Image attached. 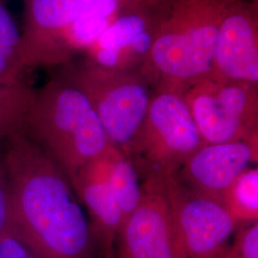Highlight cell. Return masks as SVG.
<instances>
[{"instance_id": "1", "label": "cell", "mask_w": 258, "mask_h": 258, "mask_svg": "<svg viewBox=\"0 0 258 258\" xmlns=\"http://www.w3.org/2000/svg\"><path fill=\"white\" fill-rule=\"evenodd\" d=\"M3 145L7 230L38 258H94L98 240L62 169L25 132Z\"/></svg>"}, {"instance_id": "15", "label": "cell", "mask_w": 258, "mask_h": 258, "mask_svg": "<svg viewBox=\"0 0 258 258\" xmlns=\"http://www.w3.org/2000/svg\"><path fill=\"white\" fill-rule=\"evenodd\" d=\"M221 202L236 225L257 221V167L243 171L222 194Z\"/></svg>"}, {"instance_id": "19", "label": "cell", "mask_w": 258, "mask_h": 258, "mask_svg": "<svg viewBox=\"0 0 258 258\" xmlns=\"http://www.w3.org/2000/svg\"><path fill=\"white\" fill-rule=\"evenodd\" d=\"M0 258H38L27 246L6 229L0 235Z\"/></svg>"}, {"instance_id": "18", "label": "cell", "mask_w": 258, "mask_h": 258, "mask_svg": "<svg viewBox=\"0 0 258 258\" xmlns=\"http://www.w3.org/2000/svg\"><path fill=\"white\" fill-rule=\"evenodd\" d=\"M0 47L15 56L19 62L21 30L13 19L9 10L0 0ZM20 64V62H19ZM21 66V65H20Z\"/></svg>"}, {"instance_id": "4", "label": "cell", "mask_w": 258, "mask_h": 258, "mask_svg": "<svg viewBox=\"0 0 258 258\" xmlns=\"http://www.w3.org/2000/svg\"><path fill=\"white\" fill-rule=\"evenodd\" d=\"M86 96L111 145L128 157L148 115L153 87L140 71L101 67L78 58L57 68Z\"/></svg>"}, {"instance_id": "8", "label": "cell", "mask_w": 258, "mask_h": 258, "mask_svg": "<svg viewBox=\"0 0 258 258\" xmlns=\"http://www.w3.org/2000/svg\"><path fill=\"white\" fill-rule=\"evenodd\" d=\"M170 2L133 0L82 58L108 69L141 72L148 60Z\"/></svg>"}, {"instance_id": "6", "label": "cell", "mask_w": 258, "mask_h": 258, "mask_svg": "<svg viewBox=\"0 0 258 258\" xmlns=\"http://www.w3.org/2000/svg\"><path fill=\"white\" fill-rule=\"evenodd\" d=\"M206 144L242 141L258 135V85L211 75L184 93Z\"/></svg>"}, {"instance_id": "2", "label": "cell", "mask_w": 258, "mask_h": 258, "mask_svg": "<svg viewBox=\"0 0 258 258\" xmlns=\"http://www.w3.org/2000/svg\"><path fill=\"white\" fill-rule=\"evenodd\" d=\"M239 0H171L141 73L153 87L184 92L209 76L222 21Z\"/></svg>"}, {"instance_id": "20", "label": "cell", "mask_w": 258, "mask_h": 258, "mask_svg": "<svg viewBox=\"0 0 258 258\" xmlns=\"http://www.w3.org/2000/svg\"><path fill=\"white\" fill-rule=\"evenodd\" d=\"M9 181L0 155V235L6 231L9 217Z\"/></svg>"}, {"instance_id": "12", "label": "cell", "mask_w": 258, "mask_h": 258, "mask_svg": "<svg viewBox=\"0 0 258 258\" xmlns=\"http://www.w3.org/2000/svg\"><path fill=\"white\" fill-rule=\"evenodd\" d=\"M257 160L258 135L242 141L205 144L174 177L188 189L221 201L224 191Z\"/></svg>"}, {"instance_id": "5", "label": "cell", "mask_w": 258, "mask_h": 258, "mask_svg": "<svg viewBox=\"0 0 258 258\" xmlns=\"http://www.w3.org/2000/svg\"><path fill=\"white\" fill-rule=\"evenodd\" d=\"M184 93L164 87L153 89L148 115L128 154L142 182L175 175L206 144Z\"/></svg>"}, {"instance_id": "7", "label": "cell", "mask_w": 258, "mask_h": 258, "mask_svg": "<svg viewBox=\"0 0 258 258\" xmlns=\"http://www.w3.org/2000/svg\"><path fill=\"white\" fill-rule=\"evenodd\" d=\"M175 258H224L236 223L220 200L165 180Z\"/></svg>"}, {"instance_id": "9", "label": "cell", "mask_w": 258, "mask_h": 258, "mask_svg": "<svg viewBox=\"0 0 258 258\" xmlns=\"http://www.w3.org/2000/svg\"><path fill=\"white\" fill-rule=\"evenodd\" d=\"M133 0H22L19 62L23 70L37 68L44 51L63 30L85 16L112 13Z\"/></svg>"}, {"instance_id": "16", "label": "cell", "mask_w": 258, "mask_h": 258, "mask_svg": "<svg viewBox=\"0 0 258 258\" xmlns=\"http://www.w3.org/2000/svg\"><path fill=\"white\" fill-rule=\"evenodd\" d=\"M110 182L120 206L123 223L138 208L143 197V188L132 161L114 146L111 155Z\"/></svg>"}, {"instance_id": "17", "label": "cell", "mask_w": 258, "mask_h": 258, "mask_svg": "<svg viewBox=\"0 0 258 258\" xmlns=\"http://www.w3.org/2000/svg\"><path fill=\"white\" fill-rule=\"evenodd\" d=\"M224 258H258V222L239 224Z\"/></svg>"}, {"instance_id": "14", "label": "cell", "mask_w": 258, "mask_h": 258, "mask_svg": "<svg viewBox=\"0 0 258 258\" xmlns=\"http://www.w3.org/2000/svg\"><path fill=\"white\" fill-rule=\"evenodd\" d=\"M35 92L36 89L23 79H0V144L16 134L25 132Z\"/></svg>"}, {"instance_id": "11", "label": "cell", "mask_w": 258, "mask_h": 258, "mask_svg": "<svg viewBox=\"0 0 258 258\" xmlns=\"http://www.w3.org/2000/svg\"><path fill=\"white\" fill-rule=\"evenodd\" d=\"M210 75L258 85V0H239L227 12Z\"/></svg>"}, {"instance_id": "10", "label": "cell", "mask_w": 258, "mask_h": 258, "mask_svg": "<svg viewBox=\"0 0 258 258\" xmlns=\"http://www.w3.org/2000/svg\"><path fill=\"white\" fill-rule=\"evenodd\" d=\"M138 208L122 223L116 258H175L174 241L165 180L142 182Z\"/></svg>"}, {"instance_id": "22", "label": "cell", "mask_w": 258, "mask_h": 258, "mask_svg": "<svg viewBox=\"0 0 258 258\" xmlns=\"http://www.w3.org/2000/svg\"><path fill=\"white\" fill-rule=\"evenodd\" d=\"M104 258H116L115 257V250L112 251V252H109V253L104 254Z\"/></svg>"}, {"instance_id": "3", "label": "cell", "mask_w": 258, "mask_h": 258, "mask_svg": "<svg viewBox=\"0 0 258 258\" xmlns=\"http://www.w3.org/2000/svg\"><path fill=\"white\" fill-rule=\"evenodd\" d=\"M25 134L55 161L71 184L81 168L111 145L86 96L57 72L36 89Z\"/></svg>"}, {"instance_id": "21", "label": "cell", "mask_w": 258, "mask_h": 258, "mask_svg": "<svg viewBox=\"0 0 258 258\" xmlns=\"http://www.w3.org/2000/svg\"><path fill=\"white\" fill-rule=\"evenodd\" d=\"M23 71L19 60L0 47V79L19 80L22 79Z\"/></svg>"}, {"instance_id": "13", "label": "cell", "mask_w": 258, "mask_h": 258, "mask_svg": "<svg viewBox=\"0 0 258 258\" xmlns=\"http://www.w3.org/2000/svg\"><path fill=\"white\" fill-rule=\"evenodd\" d=\"M113 146L81 168L72 184L77 196L86 207L98 244L103 253L114 251L122 215L111 185V155Z\"/></svg>"}]
</instances>
